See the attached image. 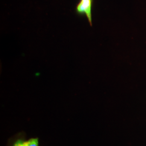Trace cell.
I'll list each match as a JSON object with an SVG mask.
<instances>
[{"label":"cell","instance_id":"2","mask_svg":"<svg viewBox=\"0 0 146 146\" xmlns=\"http://www.w3.org/2000/svg\"><path fill=\"white\" fill-rule=\"evenodd\" d=\"M8 146H39L38 140L37 138H31L26 140L23 136L19 135L11 140Z\"/></svg>","mask_w":146,"mask_h":146},{"label":"cell","instance_id":"1","mask_svg":"<svg viewBox=\"0 0 146 146\" xmlns=\"http://www.w3.org/2000/svg\"><path fill=\"white\" fill-rule=\"evenodd\" d=\"M93 0H81L76 7V13L80 15H86L90 26H92V5Z\"/></svg>","mask_w":146,"mask_h":146}]
</instances>
